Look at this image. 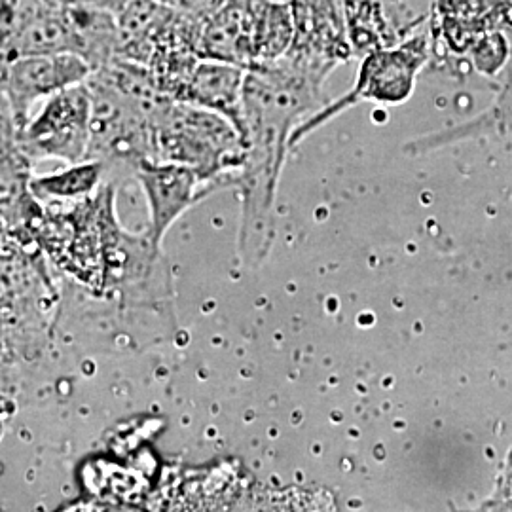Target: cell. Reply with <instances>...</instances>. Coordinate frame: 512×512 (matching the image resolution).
<instances>
[{"instance_id":"1","label":"cell","mask_w":512,"mask_h":512,"mask_svg":"<svg viewBox=\"0 0 512 512\" xmlns=\"http://www.w3.org/2000/svg\"><path fill=\"white\" fill-rule=\"evenodd\" d=\"M325 78L287 57L249 69L243 84V162L232 177L241 200L239 251L255 260L275 239V202L291 139L311 116L327 107Z\"/></svg>"},{"instance_id":"2","label":"cell","mask_w":512,"mask_h":512,"mask_svg":"<svg viewBox=\"0 0 512 512\" xmlns=\"http://www.w3.org/2000/svg\"><path fill=\"white\" fill-rule=\"evenodd\" d=\"M154 160L192 167L211 194L232 188L243 162V139L234 122L219 112L171 101L154 120Z\"/></svg>"},{"instance_id":"3","label":"cell","mask_w":512,"mask_h":512,"mask_svg":"<svg viewBox=\"0 0 512 512\" xmlns=\"http://www.w3.org/2000/svg\"><path fill=\"white\" fill-rule=\"evenodd\" d=\"M92 95V141L88 160H97L114 171H128L154 160L156 114L120 92L101 71L86 80Z\"/></svg>"},{"instance_id":"4","label":"cell","mask_w":512,"mask_h":512,"mask_svg":"<svg viewBox=\"0 0 512 512\" xmlns=\"http://www.w3.org/2000/svg\"><path fill=\"white\" fill-rule=\"evenodd\" d=\"M429 57V37L425 33L412 35L393 48L378 50L363 57L357 84L351 92L336 103H330L321 112L311 116L291 139V147H296L311 131L321 128L330 118L338 116L342 110L353 107L359 101L374 103H403L414 90L416 76Z\"/></svg>"},{"instance_id":"5","label":"cell","mask_w":512,"mask_h":512,"mask_svg":"<svg viewBox=\"0 0 512 512\" xmlns=\"http://www.w3.org/2000/svg\"><path fill=\"white\" fill-rule=\"evenodd\" d=\"M14 139L33 164L40 160H61L69 165L88 160L92 95L86 82L46 99L42 109Z\"/></svg>"},{"instance_id":"6","label":"cell","mask_w":512,"mask_h":512,"mask_svg":"<svg viewBox=\"0 0 512 512\" xmlns=\"http://www.w3.org/2000/svg\"><path fill=\"white\" fill-rule=\"evenodd\" d=\"M93 69L78 55H25L2 61V124L18 135L35 116L33 107L84 84Z\"/></svg>"},{"instance_id":"7","label":"cell","mask_w":512,"mask_h":512,"mask_svg":"<svg viewBox=\"0 0 512 512\" xmlns=\"http://www.w3.org/2000/svg\"><path fill=\"white\" fill-rule=\"evenodd\" d=\"M294 40L285 54L313 73L329 74L353 55L349 44L344 0H291Z\"/></svg>"},{"instance_id":"8","label":"cell","mask_w":512,"mask_h":512,"mask_svg":"<svg viewBox=\"0 0 512 512\" xmlns=\"http://www.w3.org/2000/svg\"><path fill=\"white\" fill-rule=\"evenodd\" d=\"M133 177L147 198L148 234L160 247L169 228L209 194L202 175L186 165L145 160L135 167Z\"/></svg>"},{"instance_id":"9","label":"cell","mask_w":512,"mask_h":512,"mask_svg":"<svg viewBox=\"0 0 512 512\" xmlns=\"http://www.w3.org/2000/svg\"><path fill=\"white\" fill-rule=\"evenodd\" d=\"M264 2L266 0H224L203 23V59L232 63L245 71L253 69L258 21Z\"/></svg>"},{"instance_id":"10","label":"cell","mask_w":512,"mask_h":512,"mask_svg":"<svg viewBox=\"0 0 512 512\" xmlns=\"http://www.w3.org/2000/svg\"><path fill=\"white\" fill-rule=\"evenodd\" d=\"M353 55L393 48L414 35L423 18H410L397 0H344Z\"/></svg>"},{"instance_id":"11","label":"cell","mask_w":512,"mask_h":512,"mask_svg":"<svg viewBox=\"0 0 512 512\" xmlns=\"http://www.w3.org/2000/svg\"><path fill=\"white\" fill-rule=\"evenodd\" d=\"M245 74L247 71L238 65L215 59H202L190 76L179 101L215 110L232 120L238 131H241V99Z\"/></svg>"},{"instance_id":"12","label":"cell","mask_w":512,"mask_h":512,"mask_svg":"<svg viewBox=\"0 0 512 512\" xmlns=\"http://www.w3.org/2000/svg\"><path fill=\"white\" fill-rule=\"evenodd\" d=\"M175 10L160 0H124L116 19L120 27V59L148 67L154 48Z\"/></svg>"},{"instance_id":"13","label":"cell","mask_w":512,"mask_h":512,"mask_svg":"<svg viewBox=\"0 0 512 512\" xmlns=\"http://www.w3.org/2000/svg\"><path fill=\"white\" fill-rule=\"evenodd\" d=\"M73 25V54L82 57L93 71L120 59V27L116 12L86 4H67Z\"/></svg>"},{"instance_id":"14","label":"cell","mask_w":512,"mask_h":512,"mask_svg":"<svg viewBox=\"0 0 512 512\" xmlns=\"http://www.w3.org/2000/svg\"><path fill=\"white\" fill-rule=\"evenodd\" d=\"M73 42L67 4L50 2L18 37L2 46V61L25 55L73 54Z\"/></svg>"},{"instance_id":"15","label":"cell","mask_w":512,"mask_h":512,"mask_svg":"<svg viewBox=\"0 0 512 512\" xmlns=\"http://www.w3.org/2000/svg\"><path fill=\"white\" fill-rule=\"evenodd\" d=\"M112 181L109 167L97 160L69 164L54 173L35 175L31 190L38 202L74 203L95 196L105 183Z\"/></svg>"},{"instance_id":"16","label":"cell","mask_w":512,"mask_h":512,"mask_svg":"<svg viewBox=\"0 0 512 512\" xmlns=\"http://www.w3.org/2000/svg\"><path fill=\"white\" fill-rule=\"evenodd\" d=\"M507 133H512V84H509L503 95L495 101L494 107L488 112H484L480 118H476L461 128L454 129L452 133H439V135H429V137L418 139L408 148L414 152H425L431 148L461 141L465 137L507 135Z\"/></svg>"},{"instance_id":"17","label":"cell","mask_w":512,"mask_h":512,"mask_svg":"<svg viewBox=\"0 0 512 512\" xmlns=\"http://www.w3.org/2000/svg\"><path fill=\"white\" fill-rule=\"evenodd\" d=\"M50 2L55 0H2V23H0L2 46L18 37L19 33L37 18Z\"/></svg>"},{"instance_id":"18","label":"cell","mask_w":512,"mask_h":512,"mask_svg":"<svg viewBox=\"0 0 512 512\" xmlns=\"http://www.w3.org/2000/svg\"><path fill=\"white\" fill-rule=\"evenodd\" d=\"M65 4H86V6H97V8H109L116 12L122 0H65Z\"/></svg>"},{"instance_id":"19","label":"cell","mask_w":512,"mask_h":512,"mask_svg":"<svg viewBox=\"0 0 512 512\" xmlns=\"http://www.w3.org/2000/svg\"><path fill=\"white\" fill-rule=\"evenodd\" d=\"M275 2H291V0H275Z\"/></svg>"},{"instance_id":"20","label":"cell","mask_w":512,"mask_h":512,"mask_svg":"<svg viewBox=\"0 0 512 512\" xmlns=\"http://www.w3.org/2000/svg\"><path fill=\"white\" fill-rule=\"evenodd\" d=\"M55 2H61V4H65V0H55Z\"/></svg>"},{"instance_id":"21","label":"cell","mask_w":512,"mask_h":512,"mask_svg":"<svg viewBox=\"0 0 512 512\" xmlns=\"http://www.w3.org/2000/svg\"><path fill=\"white\" fill-rule=\"evenodd\" d=\"M122 2H124V0H122Z\"/></svg>"}]
</instances>
